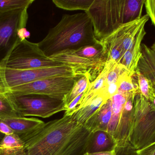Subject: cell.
<instances>
[{"instance_id":"obj_18","label":"cell","mask_w":155,"mask_h":155,"mask_svg":"<svg viewBox=\"0 0 155 155\" xmlns=\"http://www.w3.org/2000/svg\"><path fill=\"white\" fill-rule=\"evenodd\" d=\"M107 100L104 96L99 94L87 105L78 110L71 116L72 117L76 122L84 125Z\"/></svg>"},{"instance_id":"obj_15","label":"cell","mask_w":155,"mask_h":155,"mask_svg":"<svg viewBox=\"0 0 155 155\" xmlns=\"http://www.w3.org/2000/svg\"><path fill=\"white\" fill-rule=\"evenodd\" d=\"M2 121L9 126L14 134L19 136L33 132L42 127L45 124L43 121L37 118L25 117H14Z\"/></svg>"},{"instance_id":"obj_20","label":"cell","mask_w":155,"mask_h":155,"mask_svg":"<svg viewBox=\"0 0 155 155\" xmlns=\"http://www.w3.org/2000/svg\"><path fill=\"white\" fill-rule=\"evenodd\" d=\"M90 81L89 76L87 73L80 76L78 77L70 93L64 98V103L65 109L68 105L74 100L77 96L84 93L87 89Z\"/></svg>"},{"instance_id":"obj_31","label":"cell","mask_w":155,"mask_h":155,"mask_svg":"<svg viewBox=\"0 0 155 155\" xmlns=\"http://www.w3.org/2000/svg\"><path fill=\"white\" fill-rule=\"evenodd\" d=\"M151 49L155 50V42L153 44V45H152V47H151Z\"/></svg>"},{"instance_id":"obj_13","label":"cell","mask_w":155,"mask_h":155,"mask_svg":"<svg viewBox=\"0 0 155 155\" xmlns=\"http://www.w3.org/2000/svg\"><path fill=\"white\" fill-rule=\"evenodd\" d=\"M112 113V103L111 99H109L84 123V125L91 133L99 130L107 132Z\"/></svg>"},{"instance_id":"obj_1","label":"cell","mask_w":155,"mask_h":155,"mask_svg":"<svg viewBox=\"0 0 155 155\" xmlns=\"http://www.w3.org/2000/svg\"><path fill=\"white\" fill-rule=\"evenodd\" d=\"M92 134L71 116H63L20 137L28 155H83Z\"/></svg>"},{"instance_id":"obj_27","label":"cell","mask_w":155,"mask_h":155,"mask_svg":"<svg viewBox=\"0 0 155 155\" xmlns=\"http://www.w3.org/2000/svg\"><path fill=\"white\" fill-rule=\"evenodd\" d=\"M115 152L117 155H136L135 151L129 146L124 148H116Z\"/></svg>"},{"instance_id":"obj_8","label":"cell","mask_w":155,"mask_h":155,"mask_svg":"<svg viewBox=\"0 0 155 155\" xmlns=\"http://www.w3.org/2000/svg\"><path fill=\"white\" fill-rule=\"evenodd\" d=\"M78 76H58L42 79L12 88L5 93L14 96L39 95L64 100Z\"/></svg>"},{"instance_id":"obj_19","label":"cell","mask_w":155,"mask_h":155,"mask_svg":"<svg viewBox=\"0 0 155 155\" xmlns=\"http://www.w3.org/2000/svg\"><path fill=\"white\" fill-rule=\"evenodd\" d=\"M22 117L15 109L12 96L9 94H0V120Z\"/></svg>"},{"instance_id":"obj_7","label":"cell","mask_w":155,"mask_h":155,"mask_svg":"<svg viewBox=\"0 0 155 155\" xmlns=\"http://www.w3.org/2000/svg\"><path fill=\"white\" fill-rule=\"evenodd\" d=\"M149 19L147 15L140 19L121 25L107 37L100 40L107 61L120 63L127 51L132 48L139 31Z\"/></svg>"},{"instance_id":"obj_29","label":"cell","mask_w":155,"mask_h":155,"mask_svg":"<svg viewBox=\"0 0 155 155\" xmlns=\"http://www.w3.org/2000/svg\"><path fill=\"white\" fill-rule=\"evenodd\" d=\"M0 133L4 134L5 135L14 134L13 131L9 126L1 120H0Z\"/></svg>"},{"instance_id":"obj_4","label":"cell","mask_w":155,"mask_h":155,"mask_svg":"<svg viewBox=\"0 0 155 155\" xmlns=\"http://www.w3.org/2000/svg\"><path fill=\"white\" fill-rule=\"evenodd\" d=\"M129 147L135 151L155 143V107L140 93L136 96Z\"/></svg>"},{"instance_id":"obj_21","label":"cell","mask_w":155,"mask_h":155,"mask_svg":"<svg viewBox=\"0 0 155 155\" xmlns=\"http://www.w3.org/2000/svg\"><path fill=\"white\" fill-rule=\"evenodd\" d=\"M55 6L67 11H88L94 0H53Z\"/></svg>"},{"instance_id":"obj_16","label":"cell","mask_w":155,"mask_h":155,"mask_svg":"<svg viewBox=\"0 0 155 155\" xmlns=\"http://www.w3.org/2000/svg\"><path fill=\"white\" fill-rule=\"evenodd\" d=\"M142 55L136 70L152 82L155 88V57L153 50L142 43Z\"/></svg>"},{"instance_id":"obj_23","label":"cell","mask_w":155,"mask_h":155,"mask_svg":"<svg viewBox=\"0 0 155 155\" xmlns=\"http://www.w3.org/2000/svg\"><path fill=\"white\" fill-rule=\"evenodd\" d=\"M118 92L124 93H140L137 83L134 80V76H131L127 73L122 76L119 81Z\"/></svg>"},{"instance_id":"obj_14","label":"cell","mask_w":155,"mask_h":155,"mask_svg":"<svg viewBox=\"0 0 155 155\" xmlns=\"http://www.w3.org/2000/svg\"><path fill=\"white\" fill-rule=\"evenodd\" d=\"M116 148V144L114 137L107 132L99 130L92 133L86 153L111 152Z\"/></svg>"},{"instance_id":"obj_17","label":"cell","mask_w":155,"mask_h":155,"mask_svg":"<svg viewBox=\"0 0 155 155\" xmlns=\"http://www.w3.org/2000/svg\"><path fill=\"white\" fill-rule=\"evenodd\" d=\"M0 155H28L23 141L17 135L5 136L0 142Z\"/></svg>"},{"instance_id":"obj_12","label":"cell","mask_w":155,"mask_h":155,"mask_svg":"<svg viewBox=\"0 0 155 155\" xmlns=\"http://www.w3.org/2000/svg\"><path fill=\"white\" fill-rule=\"evenodd\" d=\"M146 33L145 27H143L137 34L134 45L126 52L118 64L124 66L132 77L135 74L137 64L142 56V42Z\"/></svg>"},{"instance_id":"obj_25","label":"cell","mask_w":155,"mask_h":155,"mask_svg":"<svg viewBox=\"0 0 155 155\" xmlns=\"http://www.w3.org/2000/svg\"><path fill=\"white\" fill-rule=\"evenodd\" d=\"M144 5L147 15L155 27V0H146Z\"/></svg>"},{"instance_id":"obj_24","label":"cell","mask_w":155,"mask_h":155,"mask_svg":"<svg viewBox=\"0 0 155 155\" xmlns=\"http://www.w3.org/2000/svg\"><path fill=\"white\" fill-rule=\"evenodd\" d=\"M34 0H0V12L29 7Z\"/></svg>"},{"instance_id":"obj_22","label":"cell","mask_w":155,"mask_h":155,"mask_svg":"<svg viewBox=\"0 0 155 155\" xmlns=\"http://www.w3.org/2000/svg\"><path fill=\"white\" fill-rule=\"evenodd\" d=\"M135 75L137 78L140 93L146 99L151 102L154 96L155 88L152 82L136 70Z\"/></svg>"},{"instance_id":"obj_5","label":"cell","mask_w":155,"mask_h":155,"mask_svg":"<svg viewBox=\"0 0 155 155\" xmlns=\"http://www.w3.org/2000/svg\"><path fill=\"white\" fill-rule=\"evenodd\" d=\"M65 65L45 56L38 43L27 40L17 41L7 55L0 62V66L18 70H28Z\"/></svg>"},{"instance_id":"obj_26","label":"cell","mask_w":155,"mask_h":155,"mask_svg":"<svg viewBox=\"0 0 155 155\" xmlns=\"http://www.w3.org/2000/svg\"><path fill=\"white\" fill-rule=\"evenodd\" d=\"M135 153L136 155H155V143Z\"/></svg>"},{"instance_id":"obj_3","label":"cell","mask_w":155,"mask_h":155,"mask_svg":"<svg viewBox=\"0 0 155 155\" xmlns=\"http://www.w3.org/2000/svg\"><path fill=\"white\" fill-rule=\"evenodd\" d=\"M143 0H94L86 13L98 41L107 37L121 25L142 17Z\"/></svg>"},{"instance_id":"obj_2","label":"cell","mask_w":155,"mask_h":155,"mask_svg":"<svg viewBox=\"0 0 155 155\" xmlns=\"http://www.w3.org/2000/svg\"><path fill=\"white\" fill-rule=\"evenodd\" d=\"M99 42L95 36L92 21L84 12L63 15L38 45L49 58L64 51L77 50Z\"/></svg>"},{"instance_id":"obj_10","label":"cell","mask_w":155,"mask_h":155,"mask_svg":"<svg viewBox=\"0 0 155 155\" xmlns=\"http://www.w3.org/2000/svg\"><path fill=\"white\" fill-rule=\"evenodd\" d=\"M49 58L73 67L78 76L87 73L90 83L102 72L107 62L95 59L84 46L77 50L64 51Z\"/></svg>"},{"instance_id":"obj_9","label":"cell","mask_w":155,"mask_h":155,"mask_svg":"<svg viewBox=\"0 0 155 155\" xmlns=\"http://www.w3.org/2000/svg\"><path fill=\"white\" fill-rule=\"evenodd\" d=\"M12 101L15 109L22 117L48 118L59 112L66 111L64 100L46 96H12Z\"/></svg>"},{"instance_id":"obj_32","label":"cell","mask_w":155,"mask_h":155,"mask_svg":"<svg viewBox=\"0 0 155 155\" xmlns=\"http://www.w3.org/2000/svg\"><path fill=\"white\" fill-rule=\"evenodd\" d=\"M152 50H153V53L154 56L155 57V50H153V49H152Z\"/></svg>"},{"instance_id":"obj_28","label":"cell","mask_w":155,"mask_h":155,"mask_svg":"<svg viewBox=\"0 0 155 155\" xmlns=\"http://www.w3.org/2000/svg\"><path fill=\"white\" fill-rule=\"evenodd\" d=\"M17 35L19 40L21 42L30 38L31 36V33L25 27H23L18 30Z\"/></svg>"},{"instance_id":"obj_30","label":"cell","mask_w":155,"mask_h":155,"mask_svg":"<svg viewBox=\"0 0 155 155\" xmlns=\"http://www.w3.org/2000/svg\"><path fill=\"white\" fill-rule=\"evenodd\" d=\"M83 155H117L115 150L111 152H101V153H86Z\"/></svg>"},{"instance_id":"obj_6","label":"cell","mask_w":155,"mask_h":155,"mask_svg":"<svg viewBox=\"0 0 155 155\" xmlns=\"http://www.w3.org/2000/svg\"><path fill=\"white\" fill-rule=\"evenodd\" d=\"M75 70L67 65L28 70L0 66V94L20 86L42 79L58 76H77Z\"/></svg>"},{"instance_id":"obj_11","label":"cell","mask_w":155,"mask_h":155,"mask_svg":"<svg viewBox=\"0 0 155 155\" xmlns=\"http://www.w3.org/2000/svg\"><path fill=\"white\" fill-rule=\"evenodd\" d=\"M29 7L0 12V62L19 40L17 32L26 26Z\"/></svg>"}]
</instances>
